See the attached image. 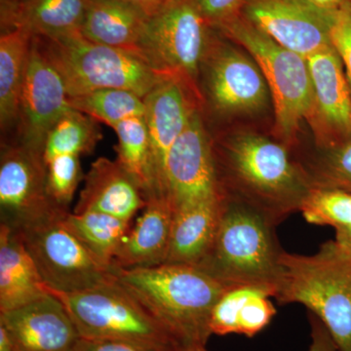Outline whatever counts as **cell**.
I'll use <instances>...</instances> for the list:
<instances>
[{"label": "cell", "instance_id": "cell-1", "mask_svg": "<svg viewBox=\"0 0 351 351\" xmlns=\"http://www.w3.org/2000/svg\"><path fill=\"white\" fill-rule=\"evenodd\" d=\"M212 152L219 197L255 208L276 226L301 211L313 189L306 171L269 138L240 134Z\"/></svg>", "mask_w": 351, "mask_h": 351}, {"label": "cell", "instance_id": "cell-2", "mask_svg": "<svg viewBox=\"0 0 351 351\" xmlns=\"http://www.w3.org/2000/svg\"><path fill=\"white\" fill-rule=\"evenodd\" d=\"M113 278L169 332L179 346H206L210 317L226 286L193 265L112 267Z\"/></svg>", "mask_w": 351, "mask_h": 351}, {"label": "cell", "instance_id": "cell-3", "mask_svg": "<svg viewBox=\"0 0 351 351\" xmlns=\"http://www.w3.org/2000/svg\"><path fill=\"white\" fill-rule=\"evenodd\" d=\"M276 223L255 208L219 197L213 241L198 269L228 288L256 287L276 297L282 277V247Z\"/></svg>", "mask_w": 351, "mask_h": 351}, {"label": "cell", "instance_id": "cell-4", "mask_svg": "<svg viewBox=\"0 0 351 351\" xmlns=\"http://www.w3.org/2000/svg\"><path fill=\"white\" fill-rule=\"evenodd\" d=\"M274 299L301 304L322 321L341 351H351V251L330 240L313 255L284 251Z\"/></svg>", "mask_w": 351, "mask_h": 351}, {"label": "cell", "instance_id": "cell-5", "mask_svg": "<svg viewBox=\"0 0 351 351\" xmlns=\"http://www.w3.org/2000/svg\"><path fill=\"white\" fill-rule=\"evenodd\" d=\"M38 38L63 78L69 97L100 89H123L145 99L166 78L144 58L93 43L80 32Z\"/></svg>", "mask_w": 351, "mask_h": 351}, {"label": "cell", "instance_id": "cell-6", "mask_svg": "<svg viewBox=\"0 0 351 351\" xmlns=\"http://www.w3.org/2000/svg\"><path fill=\"white\" fill-rule=\"evenodd\" d=\"M216 29L243 46L255 60L271 93L278 130L284 138L293 137L315 108L306 58L274 43L240 14Z\"/></svg>", "mask_w": 351, "mask_h": 351}, {"label": "cell", "instance_id": "cell-7", "mask_svg": "<svg viewBox=\"0 0 351 351\" xmlns=\"http://www.w3.org/2000/svg\"><path fill=\"white\" fill-rule=\"evenodd\" d=\"M46 289L63 302L82 339L179 346L169 332L114 278L80 292H59L47 286Z\"/></svg>", "mask_w": 351, "mask_h": 351}, {"label": "cell", "instance_id": "cell-8", "mask_svg": "<svg viewBox=\"0 0 351 351\" xmlns=\"http://www.w3.org/2000/svg\"><path fill=\"white\" fill-rule=\"evenodd\" d=\"M213 32L193 0L171 2L152 17L145 58L157 73L179 80L199 100L201 66Z\"/></svg>", "mask_w": 351, "mask_h": 351}, {"label": "cell", "instance_id": "cell-9", "mask_svg": "<svg viewBox=\"0 0 351 351\" xmlns=\"http://www.w3.org/2000/svg\"><path fill=\"white\" fill-rule=\"evenodd\" d=\"M69 210L19 230L44 283L59 292L88 290L110 282L112 269L101 265L64 223Z\"/></svg>", "mask_w": 351, "mask_h": 351}, {"label": "cell", "instance_id": "cell-10", "mask_svg": "<svg viewBox=\"0 0 351 351\" xmlns=\"http://www.w3.org/2000/svg\"><path fill=\"white\" fill-rule=\"evenodd\" d=\"M64 210L48 191L43 154L19 143H1L0 225L19 232Z\"/></svg>", "mask_w": 351, "mask_h": 351}, {"label": "cell", "instance_id": "cell-11", "mask_svg": "<svg viewBox=\"0 0 351 351\" xmlns=\"http://www.w3.org/2000/svg\"><path fill=\"white\" fill-rule=\"evenodd\" d=\"M214 32L201 66L206 101L221 115L257 112L269 100L263 71L253 58L221 43Z\"/></svg>", "mask_w": 351, "mask_h": 351}, {"label": "cell", "instance_id": "cell-12", "mask_svg": "<svg viewBox=\"0 0 351 351\" xmlns=\"http://www.w3.org/2000/svg\"><path fill=\"white\" fill-rule=\"evenodd\" d=\"M332 11L306 0H244L240 15L274 43L306 59L332 47Z\"/></svg>", "mask_w": 351, "mask_h": 351}, {"label": "cell", "instance_id": "cell-13", "mask_svg": "<svg viewBox=\"0 0 351 351\" xmlns=\"http://www.w3.org/2000/svg\"><path fill=\"white\" fill-rule=\"evenodd\" d=\"M165 197L174 213L219 197L212 141L199 110L193 113L168 154Z\"/></svg>", "mask_w": 351, "mask_h": 351}, {"label": "cell", "instance_id": "cell-14", "mask_svg": "<svg viewBox=\"0 0 351 351\" xmlns=\"http://www.w3.org/2000/svg\"><path fill=\"white\" fill-rule=\"evenodd\" d=\"M69 108V94L63 78L46 54L40 39L34 36L17 130L11 143H19L43 154L48 132Z\"/></svg>", "mask_w": 351, "mask_h": 351}, {"label": "cell", "instance_id": "cell-15", "mask_svg": "<svg viewBox=\"0 0 351 351\" xmlns=\"http://www.w3.org/2000/svg\"><path fill=\"white\" fill-rule=\"evenodd\" d=\"M144 101V117L151 144L154 188L152 198L166 199L165 166L168 154L188 126L193 113L199 110L198 100L179 80L166 77L145 97Z\"/></svg>", "mask_w": 351, "mask_h": 351}, {"label": "cell", "instance_id": "cell-16", "mask_svg": "<svg viewBox=\"0 0 351 351\" xmlns=\"http://www.w3.org/2000/svg\"><path fill=\"white\" fill-rule=\"evenodd\" d=\"M0 325L18 351H75L82 339L63 302L49 292L25 306L2 311Z\"/></svg>", "mask_w": 351, "mask_h": 351}, {"label": "cell", "instance_id": "cell-17", "mask_svg": "<svg viewBox=\"0 0 351 351\" xmlns=\"http://www.w3.org/2000/svg\"><path fill=\"white\" fill-rule=\"evenodd\" d=\"M147 205L144 191L117 160L100 157L84 176L73 213L100 212L131 221Z\"/></svg>", "mask_w": 351, "mask_h": 351}, {"label": "cell", "instance_id": "cell-18", "mask_svg": "<svg viewBox=\"0 0 351 351\" xmlns=\"http://www.w3.org/2000/svg\"><path fill=\"white\" fill-rule=\"evenodd\" d=\"M151 19L142 9L121 0H88L80 32L93 43L147 60L145 43Z\"/></svg>", "mask_w": 351, "mask_h": 351}, {"label": "cell", "instance_id": "cell-19", "mask_svg": "<svg viewBox=\"0 0 351 351\" xmlns=\"http://www.w3.org/2000/svg\"><path fill=\"white\" fill-rule=\"evenodd\" d=\"M87 5L88 0H0V29L43 38L80 32Z\"/></svg>", "mask_w": 351, "mask_h": 351}, {"label": "cell", "instance_id": "cell-20", "mask_svg": "<svg viewBox=\"0 0 351 351\" xmlns=\"http://www.w3.org/2000/svg\"><path fill=\"white\" fill-rule=\"evenodd\" d=\"M174 211L165 198L147 200L137 223L125 235L115 254L114 267H152L166 262Z\"/></svg>", "mask_w": 351, "mask_h": 351}, {"label": "cell", "instance_id": "cell-21", "mask_svg": "<svg viewBox=\"0 0 351 351\" xmlns=\"http://www.w3.org/2000/svg\"><path fill=\"white\" fill-rule=\"evenodd\" d=\"M47 294L46 284L20 233L0 225V313Z\"/></svg>", "mask_w": 351, "mask_h": 351}, {"label": "cell", "instance_id": "cell-22", "mask_svg": "<svg viewBox=\"0 0 351 351\" xmlns=\"http://www.w3.org/2000/svg\"><path fill=\"white\" fill-rule=\"evenodd\" d=\"M34 34L24 29L0 34V130L1 143L13 142L17 130Z\"/></svg>", "mask_w": 351, "mask_h": 351}, {"label": "cell", "instance_id": "cell-23", "mask_svg": "<svg viewBox=\"0 0 351 351\" xmlns=\"http://www.w3.org/2000/svg\"><path fill=\"white\" fill-rule=\"evenodd\" d=\"M271 295L260 288L226 289L213 307L210 317L212 335H244L253 338L269 326L276 309Z\"/></svg>", "mask_w": 351, "mask_h": 351}, {"label": "cell", "instance_id": "cell-24", "mask_svg": "<svg viewBox=\"0 0 351 351\" xmlns=\"http://www.w3.org/2000/svg\"><path fill=\"white\" fill-rule=\"evenodd\" d=\"M306 61L321 117L332 128L351 132V92L338 53L332 46L314 53Z\"/></svg>", "mask_w": 351, "mask_h": 351}, {"label": "cell", "instance_id": "cell-25", "mask_svg": "<svg viewBox=\"0 0 351 351\" xmlns=\"http://www.w3.org/2000/svg\"><path fill=\"white\" fill-rule=\"evenodd\" d=\"M219 214V197L176 212L165 263L197 267L213 241Z\"/></svg>", "mask_w": 351, "mask_h": 351}, {"label": "cell", "instance_id": "cell-26", "mask_svg": "<svg viewBox=\"0 0 351 351\" xmlns=\"http://www.w3.org/2000/svg\"><path fill=\"white\" fill-rule=\"evenodd\" d=\"M64 223L97 260L112 269L115 254L129 230L130 221L100 213H69Z\"/></svg>", "mask_w": 351, "mask_h": 351}, {"label": "cell", "instance_id": "cell-27", "mask_svg": "<svg viewBox=\"0 0 351 351\" xmlns=\"http://www.w3.org/2000/svg\"><path fill=\"white\" fill-rule=\"evenodd\" d=\"M103 138L99 122L93 117L69 108L57 120L46 136L44 162L60 156H86L92 154Z\"/></svg>", "mask_w": 351, "mask_h": 351}, {"label": "cell", "instance_id": "cell-28", "mask_svg": "<svg viewBox=\"0 0 351 351\" xmlns=\"http://www.w3.org/2000/svg\"><path fill=\"white\" fill-rule=\"evenodd\" d=\"M119 142L115 145L120 165L144 191L147 200L154 195L151 144L144 115L123 120L114 127Z\"/></svg>", "mask_w": 351, "mask_h": 351}, {"label": "cell", "instance_id": "cell-29", "mask_svg": "<svg viewBox=\"0 0 351 351\" xmlns=\"http://www.w3.org/2000/svg\"><path fill=\"white\" fill-rule=\"evenodd\" d=\"M69 105L112 129L123 120L145 114L144 99L123 89H100L69 97Z\"/></svg>", "mask_w": 351, "mask_h": 351}, {"label": "cell", "instance_id": "cell-30", "mask_svg": "<svg viewBox=\"0 0 351 351\" xmlns=\"http://www.w3.org/2000/svg\"><path fill=\"white\" fill-rule=\"evenodd\" d=\"M313 188L343 189L351 193V138L323 152L308 173Z\"/></svg>", "mask_w": 351, "mask_h": 351}, {"label": "cell", "instance_id": "cell-31", "mask_svg": "<svg viewBox=\"0 0 351 351\" xmlns=\"http://www.w3.org/2000/svg\"><path fill=\"white\" fill-rule=\"evenodd\" d=\"M48 191L58 206L68 210L76 189L84 179L80 156H60L46 163Z\"/></svg>", "mask_w": 351, "mask_h": 351}, {"label": "cell", "instance_id": "cell-32", "mask_svg": "<svg viewBox=\"0 0 351 351\" xmlns=\"http://www.w3.org/2000/svg\"><path fill=\"white\" fill-rule=\"evenodd\" d=\"M331 41L343 63L351 92V1L332 11Z\"/></svg>", "mask_w": 351, "mask_h": 351}, {"label": "cell", "instance_id": "cell-33", "mask_svg": "<svg viewBox=\"0 0 351 351\" xmlns=\"http://www.w3.org/2000/svg\"><path fill=\"white\" fill-rule=\"evenodd\" d=\"M180 346L115 339H80L75 351H179Z\"/></svg>", "mask_w": 351, "mask_h": 351}, {"label": "cell", "instance_id": "cell-34", "mask_svg": "<svg viewBox=\"0 0 351 351\" xmlns=\"http://www.w3.org/2000/svg\"><path fill=\"white\" fill-rule=\"evenodd\" d=\"M201 15L217 29L240 14L244 0H193Z\"/></svg>", "mask_w": 351, "mask_h": 351}, {"label": "cell", "instance_id": "cell-35", "mask_svg": "<svg viewBox=\"0 0 351 351\" xmlns=\"http://www.w3.org/2000/svg\"><path fill=\"white\" fill-rule=\"evenodd\" d=\"M308 320L311 341L307 351H341L331 332L319 318L309 313Z\"/></svg>", "mask_w": 351, "mask_h": 351}, {"label": "cell", "instance_id": "cell-36", "mask_svg": "<svg viewBox=\"0 0 351 351\" xmlns=\"http://www.w3.org/2000/svg\"><path fill=\"white\" fill-rule=\"evenodd\" d=\"M121 1L138 7L149 17H154L157 13L160 12L167 4L164 0H121Z\"/></svg>", "mask_w": 351, "mask_h": 351}, {"label": "cell", "instance_id": "cell-37", "mask_svg": "<svg viewBox=\"0 0 351 351\" xmlns=\"http://www.w3.org/2000/svg\"><path fill=\"white\" fill-rule=\"evenodd\" d=\"M306 1L311 2L314 6L323 10L332 11L346 5L351 0H306Z\"/></svg>", "mask_w": 351, "mask_h": 351}, {"label": "cell", "instance_id": "cell-38", "mask_svg": "<svg viewBox=\"0 0 351 351\" xmlns=\"http://www.w3.org/2000/svg\"><path fill=\"white\" fill-rule=\"evenodd\" d=\"M0 351H18L5 328L0 325Z\"/></svg>", "mask_w": 351, "mask_h": 351}, {"label": "cell", "instance_id": "cell-39", "mask_svg": "<svg viewBox=\"0 0 351 351\" xmlns=\"http://www.w3.org/2000/svg\"><path fill=\"white\" fill-rule=\"evenodd\" d=\"M335 240L339 245L351 251V225L345 230L336 232V239Z\"/></svg>", "mask_w": 351, "mask_h": 351}, {"label": "cell", "instance_id": "cell-40", "mask_svg": "<svg viewBox=\"0 0 351 351\" xmlns=\"http://www.w3.org/2000/svg\"><path fill=\"white\" fill-rule=\"evenodd\" d=\"M179 351H209L206 346L193 345L188 346H180Z\"/></svg>", "mask_w": 351, "mask_h": 351}, {"label": "cell", "instance_id": "cell-41", "mask_svg": "<svg viewBox=\"0 0 351 351\" xmlns=\"http://www.w3.org/2000/svg\"><path fill=\"white\" fill-rule=\"evenodd\" d=\"M164 1L166 2V3H171V2H175V1H178V0H164Z\"/></svg>", "mask_w": 351, "mask_h": 351}]
</instances>
